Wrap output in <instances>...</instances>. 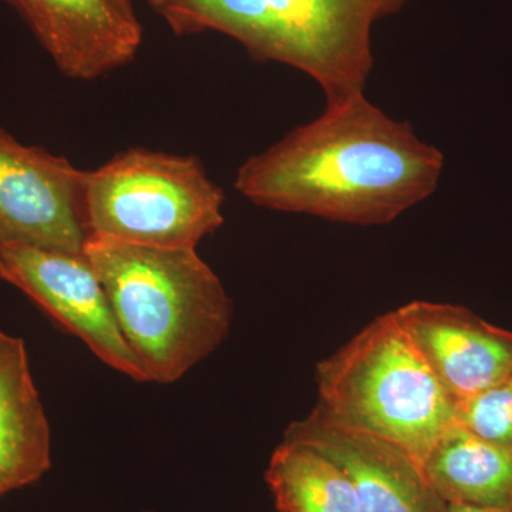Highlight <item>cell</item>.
Wrapping results in <instances>:
<instances>
[{"label":"cell","mask_w":512,"mask_h":512,"mask_svg":"<svg viewBox=\"0 0 512 512\" xmlns=\"http://www.w3.org/2000/svg\"><path fill=\"white\" fill-rule=\"evenodd\" d=\"M224 191L197 157L146 148L87 171L90 235L156 248H197L224 224Z\"/></svg>","instance_id":"cell-5"},{"label":"cell","mask_w":512,"mask_h":512,"mask_svg":"<svg viewBox=\"0 0 512 512\" xmlns=\"http://www.w3.org/2000/svg\"><path fill=\"white\" fill-rule=\"evenodd\" d=\"M49 467V423L25 350L0 377V495L35 483Z\"/></svg>","instance_id":"cell-12"},{"label":"cell","mask_w":512,"mask_h":512,"mask_svg":"<svg viewBox=\"0 0 512 512\" xmlns=\"http://www.w3.org/2000/svg\"><path fill=\"white\" fill-rule=\"evenodd\" d=\"M265 478L279 512H360L348 474L308 444L284 440Z\"/></svg>","instance_id":"cell-13"},{"label":"cell","mask_w":512,"mask_h":512,"mask_svg":"<svg viewBox=\"0 0 512 512\" xmlns=\"http://www.w3.org/2000/svg\"><path fill=\"white\" fill-rule=\"evenodd\" d=\"M431 487L448 504L512 512V453L454 423L421 461Z\"/></svg>","instance_id":"cell-11"},{"label":"cell","mask_w":512,"mask_h":512,"mask_svg":"<svg viewBox=\"0 0 512 512\" xmlns=\"http://www.w3.org/2000/svg\"><path fill=\"white\" fill-rule=\"evenodd\" d=\"M87 171L0 127V245L83 254L90 237Z\"/></svg>","instance_id":"cell-6"},{"label":"cell","mask_w":512,"mask_h":512,"mask_svg":"<svg viewBox=\"0 0 512 512\" xmlns=\"http://www.w3.org/2000/svg\"><path fill=\"white\" fill-rule=\"evenodd\" d=\"M394 315L457 404L512 377V332L464 306L416 301Z\"/></svg>","instance_id":"cell-9"},{"label":"cell","mask_w":512,"mask_h":512,"mask_svg":"<svg viewBox=\"0 0 512 512\" xmlns=\"http://www.w3.org/2000/svg\"><path fill=\"white\" fill-rule=\"evenodd\" d=\"M84 255L148 382H177L227 336L231 299L195 249L90 235Z\"/></svg>","instance_id":"cell-2"},{"label":"cell","mask_w":512,"mask_h":512,"mask_svg":"<svg viewBox=\"0 0 512 512\" xmlns=\"http://www.w3.org/2000/svg\"><path fill=\"white\" fill-rule=\"evenodd\" d=\"M0 278L26 293L43 311L82 339L106 365L137 382H148L84 252L0 245Z\"/></svg>","instance_id":"cell-7"},{"label":"cell","mask_w":512,"mask_h":512,"mask_svg":"<svg viewBox=\"0 0 512 512\" xmlns=\"http://www.w3.org/2000/svg\"><path fill=\"white\" fill-rule=\"evenodd\" d=\"M448 512H508L497 508L473 507V505L448 504Z\"/></svg>","instance_id":"cell-15"},{"label":"cell","mask_w":512,"mask_h":512,"mask_svg":"<svg viewBox=\"0 0 512 512\" xmlns=\"http://www.w3.org/2000/svg\"><path fill=\"white\" fill-rule=\"evenodd\" d=\"M285 440L335 461L355 485L360 512H448L416 458L389 441L338 426L318 406L293 421Z\"/></svg>","instance_id":"cell-10"},{"label":"cell","mask_w":512,"mask_h":512,"mask_svg":"<svg viewBox=\"0 0 512 512\" xmlns=\"http://www.w3.org/2000/svg\"><path fill=\"white\" fill-rule=\"evenodd\" d=\"M457 421L481 439L512 453V377L458 403Z\"/></svg>","instance_id":"cell-14"},{"label":"cell","mask_w":512,"mask_h":512,"mask_svg":"<svg viewBox=\"0 0 512 512\" xmlns=\"http://www.w3.org/2000/svg\"><path fill=\"white\" fill-rule=\"evenodd\" d=\"M443 170L440 150L362 93L249 157L234 187L268 210L384 225L433 195Z\"/></svg>","instance_id":"cell-1"},{"label":"cell","mask_w":512,"mask_h":512,"mask_svg":"<svg viewBox=\"0 0 512 512\" xmlns=\"http://www.w3.org/2000/svg\"><path fill=\"white\" fill-rule=\"evenodd\" d=\"M406 0H150L175 35L224 33L319 84L326 103L365 93L372 30Z\"/></svg>","instance_id":"cell-3"},{"label":"cell","mask_w":512,"mask_h":512,"mask_svg":"<svg viewBox=\"0 0 512 512\" xmlns=\"http://www.w3.org/2000/svg\"><path fill=\"white\" fill-rule=\"evenodd\" d=\"M57 69L92 82L133 62L143 29L131 0H8Z\"/></svg>","instance_id":"cell-8"},{"label":"cell","mask_w":512,"mask_h":512,"mask_svg":"<svg viewBox=\"0 0 512 512\" xmlns=\"http://www.w3.org/2000/svg\"><path fill=\"white\" fill-rule=\"evenodd\" d=\"M319 404L338 426L370 434L421 464L457 423V402L394 312L373 320L318 365Z\"/></svg>","instance_id":"cell-4"}]
</instances>
